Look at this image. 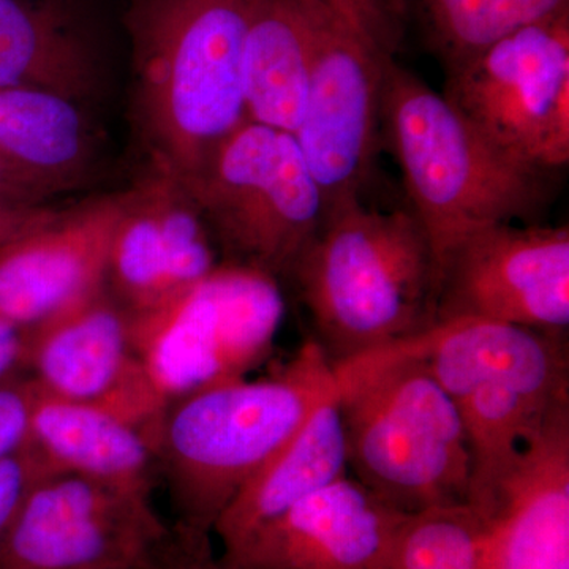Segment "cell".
<instances>
[{
    "label": "cell",
    "instance_id": "6da1fadb",
    "mask_svg": "<svg viewBox=\"0 0 569 569\" xmlns=\"http://www.w3.org/2000/svg\"><path fill=\"white\" fill-rule=\"evenodd\" d=\"M335 391L332 367L312 339L269 376L201 389L167 407L157 460L183 549L209 550L234 498Z\"/></svg>",
    "mask_w": 569,
    "mask_h": 569
},
{
    "label": "cell",
    "instance_id": "7a4b0ae2",
    "mask_svg": "<svg viewBox=\"0 0 569 569\" xmlns=\"http://www.w3.org/2000/svg\"><path fill=\"white\" fill-rule=\"evenodd\" d=\"M261 0H130L134 119L179 181L247 119V37Z\"/></svg>",
    "mask_w": 569,
    "mask_h": 569
},
{
    "label": "cell",
    "instance_id": "3957f363",
    "mask_svg": "<svg viewBox=\"0 0 569 569\" xmlns=\"http://www.w3.org/2000/svg\"><path fill=\"white\" fill-rule=\"evenodd\" d=\"M287 277L331 366L437 323L440 272L410 209L381 211L362 197L331 209Z\"/></svg>",
    "mask_w": 569,
    "mask_h": 569
},
{
    "label": "cell",
    "instance_id": "277c9868",
    "mask_svg": "<svg viewBox=\"0 0 569 569\" xmlns=\"http://www.w3.org/2000/svg\"><path fill=\"white\" fill-rule=\"evenodd\" d=\"M387 348L425 366L458 408L471 462L467 505L488 520L520 449L569 397L565 332L449 318Z\"/></svg>",
    "mask_w": 569,
    "mask_h": 569
},
{
    "label": "cell",
    "instance_id": "5b68a950",
    "mask_svg": "<svg viewBox=\"0 0 569 569\" xmlns=\"http://www.w3.org/2000/svg\"><path fill=\"white\" fill-rule=\"evenodd\" d=\"M380 132L387 133L438 272L468 234L531 220L552 197V173L503 151L399 62L385 84Z\"/></svg>",
    "mask_w": 569,
    "mask_h": 569
},
{
    "label": "cell",
    "instance_id": "8992f818",
    "mask_svg": "<svg viewBox=\"0 0 569 569\" xmlns=\"http://www.w3.org/2000/svg\"><path fill=\"white\" fill-rule=\"evenodd\" d=\"M331 367L351 477L403 515L467 503L466 430L429 370L391 348Z\"/></svg>",
    "mask_w": 569,
    "mask_h": 569
},
{
    "label": "cell",
    "instance_id": "52a82bcc",
    "mask_svg": "<svg viewBox=\"0 0 569 569\" xmlns=\"http://www.w3.org/2000/svg\"><path fill=\"white\" fill-rule=\"evenodd\" d=\"M310 74L296 132L326 212L361 198L380 140L381 99L399 54L403 0H305Z\"/></svg>",
    "mask_w": 569,
    "mask_h": 569
},
{
    "label": "cell",
    "instance_id": "ba28073f",
    "mask_svg": "<svg viewBox=\"0 0 569 569\" xmlns=\"http://www.w3.org/2000/svg\"><path fill=\"white\" fill-rule=\"evenodd\" d=\"M222 261L287 277L326 201L295 133L246 119L181 181Z\"/></svg>",
    "mask_w": 569,
    "mask_h": 569
},
{
    "label": "cell",
    "instance_id": "9c48e42d",
    "mask_svg": "<svg viewBox=\"0 0 569 569\" xmlns=\"http://www.w3.org/2000/svg\"><path fill=\"white\" fill-rule=\"evenodd\" d=\"M283 317L277 277L227 261L163 305L130 316L141 365L168 406L249 377L274 350Z\"/></svg>",
    "mask_w": 569,
    "mask_h": 569
},
{
    "label": "cell",
    "instance_id": "30bf717a",
    "mask_svg": "<svg viewBox=\"0 0 569 569\" xmlns=\"http://www.w3.org/2000/svg\"><path fill=\"white\" fill-rule=\"evenodd\" d=\"M490 141L556 173L569 162V9L447 71L441 92Z\"/></svg>",
    "mask_w": 569,
    "mask_h": 569
},
{
    "label": "cell",
    "instance_id": "8fae6325",
    "mask_svg": "<svg viewBox=\"0 0 569 569\" xmlns=\"http://www.w3.org/2000/svg\"><path fill=\"white\" fill-rule=\"evenodd\" d=\"M182 550L151 496L51 471L0 542V569H162Z\"/></svg>",
    "mask_w": 569,
    "mask_h": 569
},
{
    "label": "cell",
    "instance_id": "7c38bea8",
    "mask_svg": "<svg viewBox=\"0 0 569 569\" xmlns=\"http://www.w3.org/2000/svg\"><path fill=\"white\" fill-rule=\"evenodd\" d=\"M449 318L567 332L568 228L500 223L463 238L440 266L437 321Z\"/></svg>",
    "mask_w": 569,
    "mask_h": 569
},
{
    "label": "cell",
    "instance_id": "4fadbf2b",
    "mask_svg": "<svg viewBox=\"0 0 569 569\" xmlns=\"http://www.w3.org/2000/svg\"><path fill=\"white\" fill-rule=\"evenodd\" d=\"M26 370L41 391L110 410L157 441L168 403L141 365L130 313L107 284L28 328Z\"/></svg>",
    "mask_w": 569,
    "mask_h": 569
},
{
    "label": "cell",
    "instance_id": "5bb4252c",
    "mask_svg": "<svg viewBox=\"0 0 569 569\" xmlns=\"http://www.w3.org/2000/svg\"><path fill=\"white\" fill-rule=\"evenodd\" d=\"M220 263L219 247L178 178L149 168L121 192L104 284L130 316L163 305Z\"/></svg>",
    "mask_w": 569,
    "mask_h": 569
},
{
    "label": "cell",
    "instance_id": "9a60e30c",
    "mask_svg": "<svg viewBox=\"0 0 569 569\" xmlns=\"http://www.w3.org/2000/svg\"><path fill=\"white\" fill-rule=\"evenodd\" d=\"M407 515L351 475L223 550L242 569H378Z\"/></svg>",
    "mask_w": 569,
    "mask_h": 569
},
{
    "label": "cell",
    "instance_id": "2e32d148",
    "mask_svg": "<svg viewBox=\"0 0 569 569\" xmlns=\"http://www.w3.org/2000/svg\"><path fill=\"white\" fill-rule=\"evenodd\" d=\"M121 192L58 211L0 244V318L31 328L107 283Z\"/></svg>",
    "mask_w": 569,
    "mask_h": 569
},
{
    "label": "cell",
    "instance_id": "e0dca14e",
    "mask_svg": "<svg viewBox=\"0 0 569 569\" xmlns=\"http://www.w3.org/2000/svg\"><path fill=\"white\" fill-rule=\"evenodd\" d=\"M486 569H569V397L550 408L497 488Z\"/></svg>",
    "mask_w": 569,
    "mask_h": 569
},
{
    "label": "cell",
    "instance_id": "ac0fdd59",
    "mask_svg": "<svg viewBox=\"0 0 569 569\" xmlns=\"http://www.w3.org/2000/svg\"><path fill=\"white\" fill-rule=\"evenodd\" d=\"M29 441L56 471L152 496L159 475L156 437L110 410L48 395L36 385Z\"/></svg>",
    "mask_w": 569,
    "mask_h": 569
},
{
    "label": "cell",
    "instance_id": "d6986e66",
    "mask_svg": "<svg viewBox=\"0 0 569 569\" xmlns=\"http://www.w3.org/2000/svg\"><path fill=\"white\" fill-rule=\"evenodd\" d=\"M0 157L47 203L91 179L97 148L78 100L7 88L0 89Z\"/></svg>",
    "mask_w": 569,
    "mask_h": 569
},
{
    "label": "cell",
    "instance_id": "ffe728a7",
    "mask_svg": "<svg viewBox=\"0 0 569 569\" xmlns=\"http://www.w3.org/2000/svg\"><path fill=\"white\" fill-rule=\"evenodd\" d=\"M348 475L346 430L335 391L234 498L213 533L223 550L231 548L299 501Z\"/></svg>",
    "mask_w": 569,
    "mask_h": 569
},
{
    "label": "cell",
    "instance_id": "44dd1931",
    "mask_svg": "<svg viewBox=\"0 0 569 569\" xmlns=\"http://www.w3.org/2000/svg\"><path fill=\"white\" fill-rule=\"evenodd\" d=\"M39 88L89 99L100 88L99 59L54 0H0V89Z\"/></svg>",
    "mask_w": 569,
    "mask_h": 569
},
{
    "label": "cell",
    "instance_id": "7402d4cb",
    "mask_svg": "<svg viewBox=\"0 0 569 569\" xmlns=\"http://www.w3.org/2000/svg\"><path fill=\"white\" fill-rule=\"evenodd\" d=\"M310 74V29L305 0H261L244 58L247 119L298 132Z\"/></svg>",
    "mask_w": 569,
    "mask_h": 569
},
{
    "label": "cell",
    "instance_id": "603a6c76",
    "mask_svg": "<svg viewBox=\"0 0 569 569\" xmlns=\"http://www.w3.org/2000/svg\"><path fill=\"white\" fill-rule=\"evenodd\" d=\"M445 73L531 22L569 9V0H403Z\"/></svg>",
    "mask_w": 569,
    "mask_h": 569
},
{
    "label": "cell",
    "instance_id": "cb8c5ba5",
    "mask_svg": "<svg viewBox=\"0 0 569 569\" xmlns=\"http://www.w3.org/2000/svg\"><path fill=\"white\" fill-rule=\"evenodd\" d=\"M488 522L467 503L407 515L378 569H486Z\"/></svg>",
    "mask_w": 569,
    "mask_h": 569
},
{
    "label": "cell",
    "instance_id": "d4e9b609",
    "mask_svg": "<svg viewBox=\"0 0 569 569\" xmlns=\"http://www.w3.org/2000/svg\"><path fill=\"white\" fill-rule=\"evenodd\" d=\"M51 471H56L54 468L31 441L0 459V542L9 533L33 486Z\"/></svg>",
    "mask_w": 569,
    "mask_h": 569
},
{
    "label": "cell",
    "instance_id": "484cf974",
    "mask_svg": "<svg viewBox=\"0 0 569 569\" xmlns=\"http://www.w3.org/2000/svg\"><path fill=\"white\" fill-rule=\"evenodd\" d=\"M33 395L36 385L29 377L0 383V459L28 443Z\"/></svg>",
    "mask_w": 569,
    "mask_h": 569
},
{
    "label": "cell",
    "instance_id": "4316f807",
    "mask_svg": "<svg viewBox=\"0 0 569 569\" xmlns=\"http://www.w3.org/2000/svg\"><path fill=\"white\" fill-rule=\"evenodd\" d=\"M58 209L48 204H20L0 201V244L14 236L48 222Z\"/></svg>",
    "mask_w": 569,
    "mask_h": 569
},
{
    "label": "cell",
    "instance_id": "83f0119b",
    "mask_svg": "<svg viewBox=\"0 0 569 569\" xmlns=\"http://www.w3.org/2000/svg\"><path fill=\"white\" fill-rule=\"evenodd\" d=\"M28 328L10 323L0 318V383L18 377L26 369Z\"/></svg>",
    "mask_w": 569,
    "mask_h": 569
},
{
    "label": "cell",
    "instance_id": "f1b7e54d",
    "mask_svg": "<svg viewBox=\"0 0 569 569\" xmlns=\"http://www.w3.org/2000/svg\"><path fill=\"white\" fill-rule=\"evenodd\" d=\"M0 201L20 204H47L0 157Z\"/></svg>",
    "mask_w": 569,
    "mask_h": 569
},
{
    "label": "cell",
    "instance_id": "f546056e",
    "mask_svg": "<svg viewBox=\"0 0 569 569\" xmlns=\"http://www.w3.org/2000/svg\"><path fill=\"white\" fill-rule=\"evenodd\" d=\"M162 569H242L231 561L222 559H213L211 550L206 552H189L182 550L173 560L168 561Z\"/></svg>",
    "mask_w": 569,
    "mask_h": 569
}]
</instances>
